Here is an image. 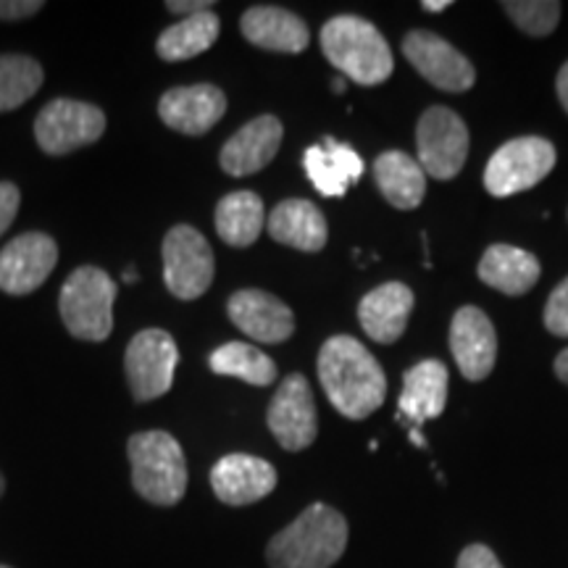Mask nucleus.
<instances>
[{
  "instance_id": "obj_18",
  "label": "nucleus",
  "mask_w": 568,
  "mask_h": 568,
  "mask_svg": "<svg viewBox=\"0 0 568 568\" xmlns=\"http://www.w3.org/2000/svg\"><path fill=\"white\" fill-rule=\"evenodd\" d=\"M284 138V126L272 113L253 119L245 126H240L230 140L224 142L219 163H222L224 174L230 176H251L261 169H266L280 153Z\"/></svg>"
},
{
  "instance_id": "obj_24",
  "label": "nucleus",
  "mask_w": 568,
  "mask_h": 568,
  "mask_svg": "<svg viewBox=\"0 0 568 568\" xmlns=\"http://www.w3.org/2000/svg\"><path fill=\"white\" fill-rule=\"evenodd\" d=\"M479 280L487 284V287L497 290L503 295H527L531 287L539 282V274H542V266H539L537 255L529 251H521V247L497 243L487 247L485 255H481Z\"/></svg>"
},
{
  "instance_id": "obj_3",
  "label": "nucleus",
  "mask_w": 568,
  "mask_h": 568,
  "mask_svg": "<svg viewBox=\"0 0 568 568\" xmlns=\"http://www.w3.org/2000/svg\"><path fill=\"white\" fill-rule=\"evenodd\" d=\"M322 51L345 80L364 84V88L387 82L395 69L393 51L382 32L372 21L353 17V13L326 21L322 30Z\"/></svg>"
},
{
  "instance_id": "obj_33",
  "label": "nucleus",
  "mask_w": 568,
  "mask_h": 568,
  "mask_svg": "<svg viewBox=\"0 0 568 568\" xmlns=\"http://www.w3.org/2000/svg\"><path fill=\"white\" fill-rule=\"evenodd\" d=\"M456 568H503V564L497 560V556L487 548V545L474 542L460 552Z\"/></svg>"
},
{
  "instance_id": "obj_37",
  "label": "nucleus",
  "mask_w": 568,
  "mask_h": 568,
  "mask_svg": "<svg viewBox=\"0 0 568 568\" xmlns=\"http://www.w3.org/2000/svg\"><path fill=\"white\" fill-rule=\"evenodd\" d=\"M556 374L564 385H568V347L556 358Z\"/></svg>"
},
{
  "instance_id": "obj_34",
  "label": "nucleus",
  "mask_w": 568,
  "mask_h": 568,
  "mask_svg": "<svg viewBox=\"0 0 568 568\" xmlns=\"http://www.w3.org/2000/svg\"><path fill=\"white\" fill-rule=\"evenodd\" d=\"M42 11L40 0H0V21L30 19Z\"/></svg>"
},
{
  "instance_id": "obj_1",
  "label": "nucleus",
  "mask_w": 568,
  "mask_h": 568,
  "mask_svg": "<svg viewBox=\"0 0 568 568\" xmlns=\"http://www.w3.org/2000/svg\"><path fill=\"white\" fill-rule=\"evenodd\" d=\"M318 382L337 414L368 418L387 397V376L372 351L351 335L329 337L318 351Z\"/></svg>"
},
{
  "instance_id": "obj_10",
  "label": "nucleus",
  "mask_w": 568,
  "mask_h": 568,
  "mask_svg": "<svg viewBox=\"0 0 568 568\" xmlns=\"http://www.w3.org/2000/svg\"><path fill=\"white\" fill-rule=\"evenodd\" d=\"M105 113L84 101L55 98L34 119V140L48 155H69L103 138Z\"/></svg>"
},
{
  "instance_id": "obj_12",
  "label": "nucleus",
  "mask_w": 568,
  "mask_h": 568,
  "mask_svg": "<svg viewBox=\"0 0 568 568\" xmlns=\"http://www.w3.org/2000/svg\"><path fill=\"white\" fill-rule=\"evenodd\" d=\"M403 55L410 67L445 92H466L477 82V69L458 48L429 30H414L403 40Z\"/></svg>"
},
{
  "instance_id": "obj_36",
  "label": "nucleus",
  "mask_w": 568,
  "mask_h": 568,
  "mask_svg": "<svg viewBox=\"0 0 568 568\" xmlns=\"http://www.w3.org/2000/svg\"><path fill=\"white\" fill-rule=\"evenodd\" d=\"M556 90H558V101L564 105L568 113V61L560 67L558 71V80H556Z\"/></svg>"
},
{
  "instance_id": "obj_31",
  "label": "nucleus",
  "mask_w": 568,
  "mask_h": 568,
  "mask_svg": "<svg viewBox=\"0 0 568 568\" xmlns=\"http://www.w3.org/2000/svg\"><path fill=\"white\" fill-rule=\"evenodd\" d=\"M545 326L550 335L568 339V276L552 290L545 305Z\"/></svg>"
},
{
  "instance_id": "obj_23",
  "label": "nucleus",
  "mask_w": 568,
  "mask_h": 568,
  "mask_svg": "<svg viewBox=\"0 0 568 568\" xmlns=\"http://www.w3.org/2000/svg\"><path fill=\"white\" fill-rule=\"evenodd\" d=\"M266 230L274 243L295 247L303 253L324 251L329 240V226H326L324 213L311 201L303 197H290L282 201L266 219Z\"/></svg>"
},
{
  "instance_id": "obj_5",
  "label": "nucleus",
  "mask_w": 568,
  "mask_h": 568,
  "mask_svg": "<svg viewBox=\"0 0 568 568\" xmlns=\"http://www.w3.org/2000/svg\"><path fill=\"white\" fill-rule=\"evenodd\" d=\"M116 282L103 268L80 266L63 282L59 311L69 335L84 343H103L113 332Z\"/></svg>"
},
{
  "instance_id": "obj_20",
  "label": "nucleus",
  "mask_w": 568,
  "mask_h": 568,
  "mask_svg": "<svg viewBox=\"0 0 568 568\" xmlns=\"http://www.w3.org/2000/svg\"><path fill=\"white\" fill-rule=\"evenodd\" d=\"M416 305V295L408 284L387 282L361 297L358 322L374 343L393 345L406 335L410 311Z\"/></svg>"
},
{
  "instance_id": "obj_16",
  "label": "nucleus",
  "mask_w": 568,
  "mask_h": 568,
  "mask_svg": "<svg viewBox=\"0 0 568 568\" xmlns=\"http://www.w3.org/2000/svg\"><path fill=\"white\" fill-rule=\"evenodd\" d=\"M450 353L468 382H481L493 374L497 361V335L485 311L464 305L450 324Z\"/></svg>"
},
{
  "instance_id": "obj_30",
  "label": "nucleus",
  "mask_w": 568,
  "mask_h": 568,
  "mask_svg": "<svg viewBox=\"0 0 568 568\" xmlns=\"http://www.w3.org/2000/svg\"><path fill=\"white\" fill-rule=\"evenodd\" d=\"M500 9L518 30L531 38H548L550 32H556L560 11H564L558 0H508V3H500Z\"/></svg>"
},
{
  "instance_id": "obj_41",
  "label": "nucleus",
  "mask_w": 568,
  "mask_h": 568,
  "mask_svg": "<svg viewBox=\"0 0 568 568\" xmlns=\"http://www.w3.org/2000/svg\"><path fill=\"white\" fill-rule=\"evenodd\" d=\"M3 493H6V479H3V474H0V497H3Z\"/></svg>"
},
{
  "instance_id": "obj_28",
  "label": "nucleus",
  "mask_w": 568,
  "mask_h": 568,
  "mask_svg": "<svg viewBox=\"0 0 568 568\" xmlns=\"http://www.w3.org/2000/svg\"><path fill=\"white\" fill-rule=\"evenodd\" d=\"M209 366L219 376H234L253 387H268L276 379V364L251 343H226L211 353Z\"/></svg>"
},
{
  "instance_id": "obj_2",
  "label": "nucleus",
  "mask_w": 568,
  "mask_h": 568,
  "mask_svg": "<svg viewBox=\"0 0 568 568\" xmlns=\"http://www.w3.org/2000/svg\"><path fill=\"white\" fill-rule=\"evenodd\" d=\"M345 516L324 503H314L268 539V568H332L347 548Z\"/></svg>"
},
{
  "instance_id": "obj_4",
  "label": "nucleus",
  "mask_w": 568,
  "mask_h": 568,
  "mask_svg": "<svg viewBox=\"0 0 568 568\" xmlns=\"http://www.w3.org/2000/svg\"><path fill=\"white\" fill-rule=\"evenodd\" d=\"M132 466V487L145 503L172 508L187 493V460L182 445L169 432L151 429L126 443Z\"/></svg>"
},
{
  "instance_id": "obj_22",
  "label": "nucleus",
  "mask_w": 568,
  "mask_h": 568,
  "mask_svg": "<svg viewBox=\"0 0 568 568\" xmlns=\"http://www.w3.org/2000/svg\"><path fill=\"white\" fill-rule=\"evenodd\" d=\"M303 169L324 197H343L364 176V159L347 142L324 138L303 153Z\"/></svg>"
},
{
  "instance_id": "obj_25",
  "label": "nucleus",
  "mask_w": 568,
  "mask_h": 568,
  "mask_svg": "<svg viewBox=\"0 0 568 568\" xmlns=\"http://www.w3.org/2000/svg\"><path fill=\"white\" fill-rule=\"evenodd\" d=\"M374 182L393 209L414 211L424 201L426 174L422 163L403 151H387L376 155Z\"/></svg>"
},
{
  "instance_id": "obj_7",
  "label": "nucleus",
  "mask_w": 568,
  "mask_h": 568,
  "mask_svg": "<svg viewBox=\"0 0 568 568\" xmlns=\"http://www.w3.org/2000/svg\"><path fill=\"white\" fill-rule=\"evenodd\" d=\"M556 166V148L545 138H516L497 148L485 169V187L493 197H510L537 187Z\"/></svg>"
},
{
  "instance_id": "obj_29",
  "label": "nucleus",
  "mask_w": 568,
  "mask_h": 568,
  "mask_svg": "<svg viewBox=\"0 0 568 568\" xmlns=\"http://www.w3.org/2000/svg\"><path fill=\"white\" fill-rule=\"evenodd\" d=\"M42 67L30 55H0V113L24 105L40 90Z\"/></svg>"
},
{
  "instance_id": "obj_11",
  "label": "nucleus",
  "mask_w": 568,
  "mask_h": 568,
  "mask_svg": "<svg viewBox=\"0 0 568 568\" xmlns=\"http://www.w3.org/2000/svg\"><path fill=\"white\" fill-rule=\"evenodd\" d=\"M266 424L276 443L287 453H301L316 443L318 416L314 393L303 374L284 376L272 403H268Z\"/></svg>"
},
{
  "instance_id": "obj_42",
  "label": "nucleus",
  "mask_w": 568,
  "mask_h": 568,
  "mask_svg": "<svg viewBox=\"0 0 568 568\" xmlns=\"http://www.w3.org/2000/svg\"><path fill=\"white\" fill-rule=\"evenodd\" d=\"M0 568H11V566H3V564H0Z\"/></svg>"
},
{
  "instance_id": "obj_40",
  "label": "nucleus",
  "mask_w": 568,
  "mask_h": 568,
  "mask_svg": "<svg viewBox=\"0 0 568 568\" xmlns=\"http://www.w3.org/2000/svg\"><path fill=\"white\" fill-rule=\"evenodd\" d=\"M124 282H126V284L138 282V274H134V272H132V268H130V272H126V274H124Z\"/></svg>"
},
{
  "instance_id": "obj_17",
  "label": "nucleus",
  "mask_w": 568,
  "mask_h": 568,
  "mask_svg": "<svg viewBox=\"0 0 568 568\" xmlns=\"http://www.w3.org/2000/svg\"><path fill=\"white\" fill-rule=\"evenodd\" d=\"M226 314L243 335L255 343L276 345L293 337L295 316L290 305L264 290H240L226 303Z\"/></svg>"
},
{
  "instance_id": "obj_32",
  "label": "nucleus",
  "mask_w": 568,
  "mask_h": 568,
  "mask_svg": "<svg viewBox=\"0 0 568 568\" xmlns=\"http://www.w3.org/2000/svg\"><path fill=\"white\" fill-rule=\"evenodd\" d=\"M21 205V193L13 182H0V237L17 219Z\"/></svg>"
},
{
  "instance_id": "obj_19",
  "label": "nucleus",
  "mask_w": 568,
  "mask_h": 568,
  "mask_svg": "<svg viewBox=\"0 0 568 568\" xmlns=\"http://www.w3.org/2000/svg\"><path fill=\"white\" fill-rule=\"evenodd\" d=\"M447 406V368L443 361L426 358L410 366L403 376V393L397 397V422L422 429L426 422L443 416Z\"/></svg>"
},
{
  "instance_id": "obj_35",
  "label": "nucleus",
  "mask_w": 568,
  "mask_h": 568,
  "mask_svg": "<svg viewBox=\"0 0 568 568\" xmlns=\"http://www.w3.org/2000/svg\"><path fill=\"white\" fill-rule=\"evenodd\" d=\"M211 9H213L211 0H169L166 3V11L184 13V17H193V13L211 11Z\"/></svg>"
},
{
  "instance_id": "obj_39",
  "label": "nucleus",
  "mask_w": 568,
  "mask_h": 568,
  "mask_svg": "<svg viewBox=\"0 0 568 568\" xmlns=\"http://www.w3.org/2000/svg\"><path fill=\"white\" fill-rule=\"evenodd\" d=\"M345 88H347L345 77H337V80H335V82H332V90H335V92H345Z\"/></svg>"
},
{
  "instance_id": "obj_6",
  "label": "nucleus",
  "mask_w": 568,
  "mask_h": 568,
  "mask_svg": "<svg viewBox=\"0 0 568 568\" xmlns=\"http://www.w3.org/2000/svg\"><path fill=\"white\" fill-rule=\"evenodd\" d=\"M163 282L166 290L180 301H197L209 293L213 282V251L209 240L195 226L176 224L166 232L161 245Z\"/></svg>"
},
{
  "instance_id": "obj_8",
  "label": "nucleus",
  "mask_w": 568,
  "mask_h": 568,
  "mask_svg": "<svg viewBox=\"0 0 568 568\" xmlns=\"http://www.w3.org/2000/svg\"><path fill=\"white\" fill-rule=\"evenodd\" d=\"M416 148L424 174L432 180H456L468 159V130L464 119L445 105H432L416 124Z\"/></svg>"
},
{
  "instance_id": "obj_13",
  "label": "nucleus",
  "mask_w": 568,
  "mask_h": 568,
  "mask_svg": "<svg viewBox=\"0 0 568 568\" xmlns=\"http://www.w3.org/2000/svg\"><path fill=\"white\" fill-rule=\"evenodd\" d=\"M59 264V245L45 232H24L0 251V290L30 295Z\"/></svg>"
},
{
  "instance_id": "obj_14",
  "label": "nucleus",
  "mask_w": 568,
  "mask_h": 568,
  "mask_svg": "<svg viewBox=\"0 0 568 568\" xmlns=\"http://www.w3.org/2000/svg\"><path fill=\"white\" fill-rule=\"evenodd\" d=\"M276 468L247 453H230L211 468V489L224 506L243 508L264 500L276 487Z\"/></svg>"
},
{
  "instance_id": "obj_26",
  "label": "nucleus",
  "mask_w": 568,
  "mask_h": 568,
  "mask_svg": "<svg viewBox=\"0 0 568 568\" xmlns=\"http://www.w3.org/2000/svg\"><path fill=\"white\" fill-rule=\"evenodd\" d=\"M266 226L264 201L251 190L224 195L216 205V232L226 245L251 247Z\"/></svg>"
},
{
  "instance_id": "obj_21",
  "label": "nucleus",
  "mask_w": 568,
  "mask_h": 568,
  "mask_svg": "<svg viewBox=\"0 0 568 568\" xmlns=\"http://www.w3.org/2000/svg\"><path fill=\"white\" fill-rule=\"evenodd\" d=\"M240 30L251 45L272 53H303L311 42L308 24L280 6H253L240 19Z\"/></svg>"
},
{
  "instance_id": "obj_9",
  "label": "nucleus",
  "mask_w": 568,
  "mask_h": 568,
  "mask_svg": "<svg viewBox=\"0 0 568 568\" xmlns=\"http://www.w3.org/2000/svg\"><path fill=\"white\" fill-rule=\"evenodd\" d=\"M176 364H180V347L166 329L138 332L124 355V374L134 400L151 403L166 395L174 385Z\"/></svg>"
},
{
  "instance_id": "obj_15",
  "label": "nucleus",
  "mask_w": 568,
  "mask_h": 568,
  "mask_svg": "<svg viewBox=\"0 0 568 568\" xmlns=\"http://www.w3.org/2000/svg\"><path fill=\"white\" fill-rule=\"evenodd\" d=\"M226 113V95L216 84H184L172 88L161 95L159 116L169 130L201 138L222 122Z\"/></svg>"
},
{
  "instance_id": "obj_27",
  "label": "nucleus",
  "mask_w": 568,
  "mask_h": 568,
  "mask_svg": "<svg viewBox=\"0 0 568 568\" xmlns=\"http://www.w3.org/2000/svg\"><path fill=\"white\" fill-rule=\"evenodd\" d=\"M219 32H222V21H219L216 13H193V17H184L180 24L161 32L159 42H155V53L169 63L195 59L219 40Z\"/></svg>"
},
{
  "instance_id": "obj_38",
  "label": "nucleus",
  "mask_w": 568,
  "mask_h": 568,
  "mask_svg": "<svg viewBox=\"0 0 568 568\" xmlns=\"http://www.w3.org/2000/svg\"><path fill=\"white\" fill-rule=\"evenodd\" d=\"M422 9L429 13H443L450 9V0H422Z\"/></svg>"
}]
</instances>
